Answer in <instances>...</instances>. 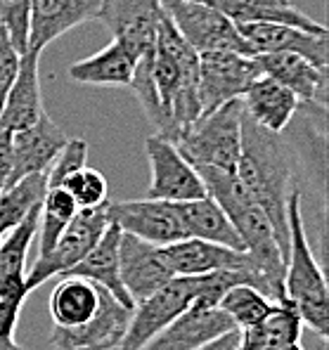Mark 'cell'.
<instances>
[{"instance_id": "obj_26", "label": "cell", "mask_w": 329, "mask_h": 350, "mask_svg": "<svg viewBox=\"0 0 329 350\" xmlns=\"http://www.w3.org/2000/svg\"><path fill=\"white\" fill-rule=\"evenodd\" d=\"M178 206H180L185 230H187V237L213 241V244L228 246V249L235 251H244V241L237 234L235 225L230 223L225 211L209 194L207 197L192 199V202H178Z\"/></svg>"}, {"instance_id": "obj_3", "label": "cell", "mask_w": 329, "mask_h": 350, "mask_svg": "<svg viewBox=\"0 0 329 350\" xmlns=\"http://www.w3.org/2000/svg\"><path fill=\"white\" fill-rule=\"evenodd\" d=\"M197 171L204 180L207 194L225 211V215L244 241V251L251 256L261 275L268 280L277 303H289L285 298V256L280 251L275 230L265 211L251 199L235 171L209 166H202Z\"/></svg>"}, {"instance_id": "obj_20", "label": "cell", "mask_w": 329, "mask_h": 350, "mask_svg": "<svg viewBox=\"0 0 329 350\" xmlns=\"http://www.w3.org/2000/svg\"><path fill=\"white\" fill-rule=\"evenodd\" d=\"M40 53L27 50L19 59V71L5 97L3 111H0V131H22L29 128L45 114L43 95H40Z\"/></svg>"}, {"instance_id": "obj_28", "label": "cell", "mask_w": 329, "mask_h": 350, "mask_svg": "<svg viewBox=\"0 0 329 350\" xmlns=\"http://www.w3.org/2000/svg\"><path fill=\"white\" fill-rule=\"evenodd\" d=\"M100 306V284L85 277L64 275L50 293V315L57 327H79L95 315Z\"/></svg>"}, {"instance_id": "obj_35", "label": "cell", "mask_w": 329, "mask_h": 350, "mask_svg": "<svg viewBox=\"0 0 329 350\" xmlns=\"http://www.w3.org/2000/svg\"><path fill=\"white\" fill-rule=\"evenodd\" d=\"M19 59H22V53L14 48L8 31L0 27V111H3L5 97H8L10 88H12L14 79H17Z\"/></svg>"}, {"instance_id": "obj_13", "label": "cell", "mask_w": 329, "mask_h": 350, "mask_svg": "<svg viewBox=\"0 0 329 350\" xmlns=\"http://www.w3.org/2000/svg\"><path fill=\"white\" fill-rule=\"evenodd\" d=\"M161 17V0H102L97 14V19L111 31L114 40L126 45L135 57L154 50Z\"/></svg>"}, {"instance_id": "obj_8", "label": "cell", "mask_w": 329, "mask_h": 350, "mask_svg": "<svg viewBox=\"0 0 329 350\" xmlns=\"http://www.w3.org/2000/svg\"><path fill=\"white\" fill-rule=\"evenodd\" d=\"M197 296V277L176 275L161 289L133 306L131 322L116 350H140L147 341L159 334L168 322H173L180 312H185Z\"/></svg>"}, {"instance_id": "obj_21", "label": "cell", "mask_w": 329, "mask_h": 350, "mask_svg": "<svg viewBox=\"0 0 329 350\" xmlns=\"http://www.w3.org/2000/svg\"><path fill=\"white\" fill-rule=\"evenodd\" d=\"M256 59L265 76L289 88L301 102L327 107V69L296 53H263L256 55Z\"/></svg>"}, {"instance_id": "obj_22", "label": "cell", "mask_w": 329, "mask_h": 350, "mask_svg": "<svg viewBox=\"0 0 329 350\" xmlns=\"http://www.w3.org/2000/svg\"><path fill=\"white\" fill-rule=\"evenodd\" d=\"M241 100V111L259 123L261 128L272 133H282L291 126L296 111L301 107V100L275 79L261 74L249 88L244 90Z\"/></svg>"}, {"instance_id": "obj_40", "label": "cell", "mask_w": 329, "mask_h": 350, "mask_svg": "<svg viewBox=\"0 0 329 350\" xmlns=\"http://www.w3.org/2000/svg\"><path fill=\"white\" fill-rule=\"evenodd\" d=\"M268 350H303L301 341H289V343H280V346H272Z\"/></svg>"}, {"instance_id": "obj_37", "label": "cell", "mask_w": 329, "mask_h": 350, "mask_svg": "<svg viewBox=\"0 0 329 350\" xmlns=\"http://www.w3.org/2000/svg\"><path fill=\"white\" fill-rule=\"evenodd\" d=\"M12 171V133L0 131V192L5 189Z\"/></svg>"}, {"instance_id": "obj_11", "label": "cell", "mask_w": 329, "mask_h": 350, "mask_svg": "<svg viewBox=\"0 0 329 350\" xmlns=\"http://www.w3.org/2000/svg\"><path fill=\"white\" fill-rule=\"evenodd\" d=\"M109 223L121 232L135 234L157 246H166L187 237L178 202L163 199H131V202H109Z\"/></svg>"}, {"instance_id": "obj_14", "label": "cell", "mask_w": 329, "mask_h": 350, "mask_svg": "<svg viewBox=\"0 0 329 350\" xmlns=\"http://www.w3.org/2000/svg\"><path fill=\"white\" fill-rule=\"evenodd\" d=\"M241 38L254 55L263 53H296L320 69H327L329 55V31L317 33L301 27L280 22H249L237 24Z\"/></svg>"}, {"instance_id": "obj_31", "label": "cell", "mask_w": 329, "mask_h": 350, "mask_svg": "<svg viewBox=\"0 0 329 350\" xmlns=\"http://www.w3.org/2000/svg\"><path fill=\"white\" fill-rule=\"evenodd\" d=\"M79 206L74 197L64 187H48L43 202H40V215H38V232L40 234V251L38 256H45L64 232V228L71 223Z\"/></svg>"}, {"instance_id": "obj_30", "label": "cell", "mask_w": 329, "mask_h": 350, "mask_svg": "<svg viewBox=\"0 0 329 350\" xmlns=\"http://www.w3.org/2000/svg\"><path fill=\"white\" fill-rule=\"evenodd\" d=\"M277 303L272 298L265 296L263 291H259L251 284H235L223 293V298L218 301V308L230 315V320L235 322V327L249 329L256 327L275 310Z\"/></svg>"}, {"instance_id": "obj_34", "label": "cell", "mask_w": 329, "mask_h": 350, "mask_svg": "<svg viewBox=\"0 0 329 350\" xmlns=\"http://www.w3.org/2000/svg\"><path fill=\"white\" fill-rule=\"evenodd\" d=\"M29 5L31 0H0V27L19 53H27L29 38Z\"/></svg>"}, {"instance_id": "obj_5", "label": "cell", "mask_w": 329, "mask_h": 350, "mask_svg": "<svg viewBox=\"0 0 329 350\" xmlns=\"http://www.w3.org/2000/svg\"><path fill=\"white\" fill-rule=\"evenodd\" d=\"M185 159L194 168L235 171L241 147V100H230L202 114L176 140Z\"/></svg>"}, {"instance_id": "obj_2", "label": "cell", "mask_w": 329, "mask_h": 350, "mask_svg": "<svg viewBox=\"0 0 329 350\" xmlns=\"http://www.w3.org/2000/svg\"><path fill=\"white\" fill-rule=\"evenodd\" d=\"M152 79L159 100L157 133L176 142L199 116V53L178 33L163 12L152 55Z\"/></svg>"}, {"instance_id": "obj_23", "label": "cell", "mask_w": 329, "mask_h": 350, "mask_svg": "<svg viewBox=\"0 0 329 350\" xmlns=\"http://www.w3.org/2000/svg\"><path fill=\"white\" fill-rule=\"evenodd\" d=\"M135 55L121 45L119 40H111L100 53L79 59L66 69L74 83L81 85H97V88H121L131 83L133 69H135Z\"/></svg>"}, {"instance_id": "obj_24", "label": "cell", "mask_w": 329, "mask_h": 350, "mask_svg": "<svg viewBox=\"0 0 329 350\" xmlns=\"http://www.w3.org/2000/svg\"><path fill=\"white\" fill-rule=\"evenodd\" d=\"M194 3L211 5L213 10L223 12L235 24H249V22H280L301 27L317 33H327V27L301 12L289 0H194Z\"/></svg>"}, {"instance_id": "obj_16", "label": "cell", "mask_w": 329, "mask_h": 350, "mask_svg": "<svg viewBox=\"0 0 329 350\" xmlns=\"http://www.w3.org/2000/svg\"><path fill=\"white\" fill-rule=\"evenodd\" d=\"M102 0H31L27 50L43 53L66 31L97 19Z\"/></svg>"}, {"instance_id": "obj_39", "label": "cell", "mask_w": 329, "mask_h": 350, "mask_svg": "<svg viewBox=\"0 0 329 350\" xmlns=\"http://www.w3.org/2000/svg\"><path fill=\"white\" fill-rule=\"evenodd\" d=\"M0 350H27L22 348L12 336H0Z\"/></svg>"}, {"instance_id": "obj_27", "label": "cell", "mask_w": 329, "mask_h": 350, "mask_svg": "<svg viewBox=\"0 0 329 350\" xmlns=\"http://www.w3.org/2000/svg\"><path fill=\"white\" fill-rule=\"evenodd\" d=\"M38 215L40 206L0 239V293H29L24 275L31 241L38 232Z\"/></svg>"}, {"instance_id": "obj_12", "label": "cell", "mask_w": 329, "mask_h": 350, "mask_svg": "<svg viewBox=\"0 0 329 350\" xmlns=\"http://www.w3.org/2000/svg\"><path fill=\"white\" fill-rule=\"evenodd\" d=\"M133 308L123 306L119 298L100 286V306L88 322L79 327H57L50 332L55 350H114L131 322Z\"/></svg>"}, {"instance_id": "obj_10", "label": "cell", "mask_w": 329, "mask_h": 350, "mask_svg": "<svg viewBox=\"0 0 329 350\" xmlns=\"http://www.w3.org/2000/svg\"><path fill=\"white\" fill-rule=\"evenodd\" d=\"M145 152L150 159V197L163 202H192L207 197V187L197 168L180 154L178 145L168 137L154 133L145 140Z\"/></svg>"}, {"instance_id": "obj_36", "label": "cell", "mask_w": 329, "mask_h": 350, "mask_svg": "<svg viewBox=\"0 0 329 350\" xmlns=\"http://www.w3.org/2000/svg\"><path fill=\"white\" fill-rule=\"evenodd\" d=\"M29 293H0V336H12Z\"/></svg>"}, {"instance_id": "obj_38", "label": "cell", "mask_w": 329, "mask_h": 350, "mask_svg": "<svg viewBox=\"0 0 329 350\" xmlns=\"http://www.w3.org/2000/svg\"><path fill=\"white\" fill-rule=\"evenodd\" d=\"M237 343H239V329H230V332L211 338V341L202 343V346L194 350H237Z\"/></svg>"}, {"instance_id": "obj_17", "label": "cell", "mask_w": 329, "mask_h": 350, "mask_svg": "<svg viewBox=\"0 0 329 350\" xmlns=\"http://www.w3.org/2000/svg\"><path fill=\"white\" fill-rule=\"evenodd\" d=\"M237 329L218 306H189L159 334H154L140 350H194L220 334Z\"/></svg>"}, {"instance_id": "obj_7", "label": "cell", "mask_w": 329, "mask_h": 350, "mask_svg": "<svg viewBox=\"0 0 329 350\" xmlns=\"http://www.w3.org/2000/svg\"><path fill=\"white\" fill-rule=\"evenodd\" d=\"M163 12L178 29V33L202 53H241L254 55L241 38L237 24L211 5L194 0H161Z\"/></svg>"}, {"instance_id": "obj_33", "label": "cell", "mask_w": 329, "mask_h": 350, "mask_svg": "<svg viewBox=\"0 0 329 350\" xmlns=\"http://www.w3.org/2000/svg\"><path fill=\"white\" fill-rule=\"evenodd\" d=\"M85 161H88V142L81 137H69L53 166L48 168V187H62L71 173L85 166Z\"/></svg>"}, {"instance_id": "obj_29", "label": "cell", "mask_w": 329, "mask_h": 350, "mask_svg": "<svg viewBox=\"0 0 329 350\" xmlns=\"http://www.w3.org/2000/svg\"><path fill=\"white\" fill-rule=\"evenodd\" d=\"M48 192V173H31L0 192V237L17 228Z\"/></svg>"}, {"instance_id": "obj_1", "label": "cell", "mask_w": 329, "mask_h": 350, "mask_svg": "<svg viewBox=\"0 0 329 350\" xmlns=\"http://www.w3.org/2000/svg\"><path fill=\"white\" fill-rule=\"evenodd\" d=\"M235 173L246 192L251 194V199L270 218L275 239L287 262V254H289L287 204L296 189L291 149L282 140L280 133L261 128L244 111H241V147Z\"/></svg>"}, {"instance_id": "obj_41", "label": "cell", "mask_w": 329, "mask_h": 350, "mask_svg": "<svg viewBox=\"0 0 329 350\" xmlns=\"http://www.w3.org/2000/svg\"><path fill=\"white\" fill-rule=\"evenodd\" d=\"M0 239H3V237H0Z\"/></svg>"}, {"instance_id": "obj_9", "label": "cell", "mask_w": 329, "mask_h": 350, "mask_svg": "<svg viewBox=\"0 0 329 350\" xmlns=\"http://www.w3.org/2000/svg\"><path fill=\"white\" fill-rule=\"evenodd\" d=\"M263 74L256 55L241 53H202L199 55V102L202 114L230 100H237Z\"/></svg>"}, {"instance_id": "obj_6", "label": "cell", "mask_w": 329, "mask_h": 350, "mask_svg": "<svg viewBox=\"0 0 329 350\" xmlns=\"http://www.w3.org/2000/svg\"><path fill=\"white\" fill-rule=\"evenodd\" d=\"M107 208H109V199L100 206H92V208L76 211V215L64 228V232L60 234V239L55 241L53 249L45 256H38L34 265L27 270L24 282H27L29 291L38 289L40 284H45L53 277H62L83 256H88V251L100 241V237L105 234L107 225H109Z\"/></svg>"}, {"instance_id": "obj_32", "label": "cell", "mask_w": 329, "mask_h": 350, "mask_svg": "<svg viewBox=\"0 0 329 350\" xmlns=\"http://www.w3.org/2000/svg\"><path fill=\"white\" fill-rule=\"evenodd\" d=\"M62 187L74 197V202L79 208H92V206L105 204L107 192H109V185H107V178L95 168H79L76 173H71L69 178L64 180Z\"/></svg>"}, {"instance_id": "obj_25", "label": "cell", "mask_w": 329, "mask_h": 350, "mask_svg": "<svg viewBox=\"0 0 329 350\" xmlns=\"http://www.w3.org/2000/svg\"><path fill=\"white\" fill-rule=\"evenodd\" d=\"M119 237H121V230L116 228L114 223H109L105 234L100 237V241L88 251V256H83V258L76 262L71 270H66L64 275L85 277V280L95 282V284L105 286L107 291L114 293L123 306L133 308L135 303L131 301V296L123 289V282L119 275Z\"/></svg>"}, {"instance_id": "obj_15", "label": "cell", "mask_w": 329, "mask_h": 350, "mask_svg": "<svg viewBox=\"0 0 329 350\" xmlns=\"http://www.w3.org/2000/svg\"><path fill=\"white\" fill-rule=\"evenodd\" d=\"M119 275L123 289L133 303L142 301L150 293L161 289L176 272L168 267L161 246L150 244L135 234L121 232L119 237Z\"/></svg>"}, {"instance_id": "obj_19", "label": "cell", "mask_w": 329, "mask_h": 350, "mask_svg": "<svg viewBox=\"0 0 329 350\" xmlns=\"http://www.w3.org/2000/svg\"><path fill=\"white\" fill-rule=\"evenodd\" d=\"M161 254L168 267L176 275L185 277L204 275V272L213 270H244V267L259 270L246 251H235L228 246L213 244V241L194 239V237H185L180 241L161 246Z\"/></svg>"}, {"instance_id": "obj_4", "label": "cell", "mask_w": 329, "mask_h": 350, "mask_svg": "<svg viewBox=\"0 0 329 350\" xmlns=\"http://www.w3.org/2000/svg\"><path fill=\"white\" fill-rule=\"evenodd\" d=\"M303 199L294 189L287 204L289 254L285 262V298L296 308L301 320L320 338L329 336V289L325 272L311 249L303 220Z\"/></svg>"}, {"instance_id": "obj_18", "label": "cell", "mask_w": 329, "mask_h": 350, "mask_svg": "<svg viewBox=\"0 0 329 350\" xmlns=\"http://www.w3.org/2000/svg\"><path fill=\"white\" fill-rule=\"evenodd\" d=\"M66 133L48 114H43L34 126L12 133V171H10V187L17 180L31 173H48L53 161L57 159L62 147L66 145Z\"/></svg>"}]
</instances>
